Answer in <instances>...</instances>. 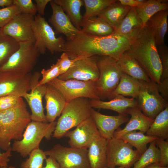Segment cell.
<instances>
[{
    "mask_svg": "<svg viewBox=\"0 0 168 168\" xmlns=\"http://www.w3.org/2000/svg\"><path fill=\"white\" fill-rule=\"evenodd\" d=\"M168 10L161 11L154 14L146 24L152 28L156 45L165 44L164 38L168 29Z\"/></svg>",
    "mask_w": 168,
    "mask_h": 168,
    "instance_id": "obj_28",
    "label": "cell"
},
{
    "mask_svg": "<svg viewBox=\"0 0 168 168\" xmlns=\"http://www.w3.org/2000/svg\"><path fill=\"white\" fill-rule=\"evenodd\" d=\"M133 146L120 138L113 137L107 140L106 146L107 166L130 168L141 154Z\"/></svg>",
    "mask_w": 168,
    "mask_h": 168,
    "instance_id": "obj_9",
    "label": "cell"
},
{
    "mask_svg": "<svg viewBox=\"0 0 168 168\" xmlns=\"http://www.w3.org/2000/svg\"><path fill=\"white\" fill-rule=\"evenodd\" d=\"M35 16L20 13L1 28L2 32L12 37L19 43L35 42L32 25Z\"/></svg>",
    "mask_w": 168,
    "mask_h": 168,
    "instance_id": "obj_15",
    "label": "cell"
},
{
    "mask_svg": "<svg viewBox=\"0 0 168 168\" xmlns=\"http://www.w3.org/2000/svg\"><path fill=\"white\" fill-rule=\"evenodd\" d=\"M13 0H0V7H6L13 5Z\"/></svg>",
    "mask_w": 168,
    "mask_h": 168,
    "instance_id": "obj_50",
    "label": "cell"
},
{
    "mask_svg": "<svg viewBox=\"0 0 168 168\" xmlns=\"http://www.w3.org/2000/svg\"><path fill=\"white\" fill-rule=\"evenodd\" d=\"M32 29L34 46L40 54H44L47 49L52 54L62 52L66 40L62 36L56 37L54 31L44 17L38 14L35 15Z\"/></svg>",
    "mask_w": 168,
    "mask_h": 168,
    "instance_id": "obj_7",
    "label": "cell"
},
{
    "mask_svg": "<svg viewBox=\"0 0 168 168\" xmlns=\"http://www.w3.org/2000/svg\"><path fill=\"white\" fill-rule=\"evenodd\" d=\"M136 149L141 155L147 149L148 143L155 141L157 138L146 135L141 132L133 131L127 133L120 137Z\"/></svg>",
    "mask_w": 168,
    "mask_h": 168,
    "instance_id": "obj_33",
    "label": "cell"
},
{
    "mask_svg": "<svg viewBox=\"0 0 168 168\" xmlns=\"http://www.w3.org/2000/svg\"><path fill=\"white\" fill-rule=\"evenodd\" d=\"M56 123L55 121L45 123L31 121L26 128L22 139L14 141L12 151L19 153L23 157L28 156L32 151L39 148L44 138L51 139Z\"/></svg>",
    "mask_w": 168,
    "mask_h": 168,
    "instance_id": "obj_5",
    "label": "cell"
},
{
    "mask_svg": "<svg viewBox=\"0 0 168 168\" xmlns=\"http://www.w3.org/2000/svg\"><path fill=\"white\" fill-rule=\"evenodd\" d=\"M51 0H35L38 14L42 16L44 14L45 7L49 2Z\"/></svg>",
    "mask_w": 168,
    "mask_h": 168,
    "instance_id": "obj_48",
    "label": "cell"
},
{
    "mask_svg": "<svg viewBox=\"0 0 168 168\" xmlns=\"http://www.w3.org/2000/svg\"><path fill=\"white\" fill-rule=\"evenodd\" d=\"M11 147L4 152L0 151V167H7L10 161L9 158L12 156Z\"/></svg>",
    "mask_w": 168,
    "mask_h": 168,
    "instance_id": "obj_46",
    "label": "cell"
},
{
    "mask_svg": "<svg viewBox=\"0 0 168 168\" xmlns=\"http://www.w3.org/2000/svg\"><path fill=\"white\" fill-rule=\"evenodd\" d=\"M91 116L71 131H68L64 136L68 138L70 147L87 149L92 141L100 136Z\"/></svg>",
    "mask_w": 168,
    "mask_h": 168,
    "instance_id": "obj_17",
    "label": "cell"
},
{
    "mask_svg": "<svg viewBox=\"0 0 168 168\" xmlns=\"http://www.w3.org/2000/svg\"><path fill=\"white\" fill-rule=\"evenodd\" d=\"M86 58L79 56L74 58H70L67 53L63 52L59 58L60 60V75L66 72L77 61Z\"/></svg>",
    "mask_w": 168,
    "mask_h": 168,
    "instance_id": "obj_44",
    "label": "cell"
},
{
    "mask_svg": "<svg viewBox=\"0 0 168 168\" xmlns=\"http://www.w3.org/2000/svg\"><path fill=\"white\" fill-rule=\"evenodd\" d=\"M90 102L92 108L111 110L118 112L119 114H128L130 109L138 107L135 98H129L120 95L115 96L108 101L90 99Z\"/></svg>",
    "mask_w": 168,
    "mask_h": 168,
    "instance_id": "obj_21",
    "label": "cell"
},
{
    "mask_svg": "<svg viewBox=\"0 0 168 168\" xmlns=\"http://www.w3.org/2000/svg\"><path fill=\"white\" fill-rule=\"evenodd\" d=\"M144 168H168V166H162L159 163H155L151 164Z\"/></svg>",
    "mask_w": 168,
    "mask_h": 168,
    "instance_id": "obj_51",
    "label": "cell"
},
{
    "mask_svg": "<svg viewBox=\"0 0 168 168\" xmlns=\"http://www.w3.org/2000/svg\"><path fill=\"white\" fill-rule=\"evenodd\" d=\"M125 52L137 61L152 81L160 82L162 66L150 26L146 24L131 39L130 48Z\"/></svg>",
    "mask_w": 168,
    "mask_h": 168,
    "instance_id": "obj_2",
    "label": "cell"
},
{
    "mask_svg": "<svg viewBox=\"0 0 168 168\" xmlns=\"http://www.w3.org/2000/svg\"><path fill=\"white\" fill-rule=\"evenodd\" d=\"M157 85L158 91L161 96L168 101V79L160 81L159 83H157Z\"/></svg>",
    "mask_w": 168,
    "mask_h": 168,
    "instance_id": "obj_45",
    "label": "cell"
},
{
    "mask_svg": "<svg viewBox=\"0 0 168 168\" xmlns=\"http://www.w3.org/2000/svg\"><path fill=\"white\" fill-rule=\"evenodd\" d=\"M45 161V166L42 168H60L57 161L51 157H47Z\"/></svg>",
    "mask_w": 168,
    "mask_h": 168,
    "instance_id": "obj_49",
    "label": "cell"
},
{
    "mask_svg": "<svg viewBox=\"0 0 168 168\" xmlns=\"http://www.w3.org/2000/svg\"><path fill=\"white\" fill-rule=\"evenodd\" d=\"M117 63L122 72L138 81H152L137 61L125 52Z\"/></svg>",
    "mask_w": 168,
    "mask_h": 168,
    "instance_id": "obj_26",
    "label": "cell"
},
{
    "mask_svg": "<svg viewBox=\"0 0 168 168\" xmlns=\"http://www.w3.org/2000/svg\"><path fill=\"white\" fill-rule=\"evenodd\" d=\"M117 0H83L85 7L83 19L97 16L106 7Z\"/></svg>",
    "mask_w": 168,
    "mask_h": 168,
    "instance_id": "obj_36",
    "label": "cell"
},
{
    "mask_svg": "<svg viewBox=\"0 0 168 168\" xmlns=\"http://www.w3.org/2000/svg\"><path fill=\"white\" fill-rule=\"evenodd\" d=\"M13 4L17 7L21 13L35 16L37 12L36 4L32 0H13Z\"/></svg>",
    "mask_w": 168,
    "mask_h": 168,
    "instance_id": "obj_41",
    "label": "cell"
},
{
    "mask_svg": "<svg viewBox=\"0 0 168 168\" xmlns=\"http://www.w3.org/2000/svg\"><path fill=\"white\" fill-rule=\"evenodd\" d=\"M160 155L155 141L150 143L149 146L133 164V168H144L152 163H159Z\"/></svg>",
    "mask_w": 168,
    "mask_h": 168,
    "instance_id": "obj_35",
    "label": "cell"
},
{
    "mask_svg": "<svg viewBox=\"0 0 168 168\" xmlns=\"http://www.w3.org/2000/svg\"><path fill=\"white\" fill-rule=\"evenodd\" d=\"M19 43L0 29V67L19 48Z\"/></svg>",
    "mask_w": 168,
    "mask_h": 168,
    "instance_id": "obj_34",
    "label": "cell"
},
{
    "mask_svg": "<svg viewBox=\"0 0 168 168\" xmlns=\"http://www.w3.org/2000/svg\"><path fill=\"white\" fill-rule=\"evenodd\" d=\"M100 72L95 86L100 100L108 98L118 85L123 72L112 58L106 56H96Z\"/></svg>",
    "mask_w": 168,
    "mask_h": 168,
    "instance_id": "obj_6",
    "label": "cell"
},
{
    "mask_svg": "<svg viewBox=\"0 0 168 168\" xmlns=\"http://www.w3.org/2000/svg\"><path fill=\"white\" fill-rule=\"evenodd\" d=\"M1 29V28H0V29Z\"/></svg>",
    "mask_w": 168,
    "mask_h": 168,
    "instance_id": "obj_54",
    "label": "cell"
},
{
    "mask_svg": "<svg viewBox=\"0 0 168 168\" xmlns=\"http://www.w3.org/2000/svg\"><path fill=\"white\" fill-rule=\"evenodd\" d=\"M143 26L136 7H131L114 32L131 40Z\"/></svg>",
    "mask_w": 168,
    "mask_h": 168,
    "instance_id": "obj_24",
    "label": "cell"
},
{
    "mask_svg": "<svg viewBox=\"0 0 168 168\" xmlns=\"http://www.w3.org/2000/svg\"><path fill=\"white\" fill-rule=\"evenodd\" d=\"M139 89V81L123 72L118 85L108 98L111 100L118 95L136 98Z\"/></svg>",
    "mask_w": 168,
    "mask_h": 168,
    "instance_id": "obj_29",
    "label": "cell"
},
{
    "mask_svg": "<svg viewBox=\"0 0 168 168\" xmlns=\"http://www.w3.org/2000/svg\"><path fill=\"white\" fill-rule=\"evenodd\" d=\"M120 3L124 6L130 7H139L145 1V0H119Z\"/></svg>",
    "mask_w": 168,
    "mask_h": 168,
    "instance_id": "obj_47",
    "label": "cell"
},
{
    "mask_svg": "<svg viewBox=\"0 0 168 168\" xmlns=\"http://www.w3.org/2000/svg\"></svg>",
    "mask_w": 168,
    "mask_h": 168,
    "instance_id": "obj_55",
    "label": "cell"
},
{
    "mask_svg": "<svg viewBox=\"0 0 168 168\" xmlns=\"http://www.w3.org/2000/svg\"><path fill=\"white\" fill-rule=\"evenodd\" d=\"M44 152L46 156L57 161L60 168H91L87 149L67 147L57 144Z\"/></svg>",
    "mask_w": 168,
    "mask_h": 168,
    "instance_id": "obj_11",
    "label": "cell"
},
{
    "mask_svg": "<svg viewBox=\"0 0 168 168\" xmlns=\"http://www.w3.org/2000/svg\"><path fill=\"white\" fill-rule=\"evenodd\" d=\"M155 141L156 144L159 148L160 158L159 164L162 166H168V142L158 138Z\"/></svg>",
    "mask_w": 168,
    "mask_h": 168,
    "instance_id": "obj_43",
    "label": "cell"
},
{
    "mask_svg": "<svg viewBox=\"0 0 168 168\" xmlns=\"http://www.w3.org/2000/svg\"><path fill=\"white\" fill-rule=\"evenodd\" d=\"M139 81L140 89L135 98L138 108L144 115L154 120L168 105V101L159 93L156 83L152 81Z\"/></svg>",
    "mask_w": 168,
    "mask_h": 168,
    "instance_id": "obj_8",
    "label": "cell"
},
{
    "mask_svg": "<svg viewBox=\"0 0 168 168\" xmlns=\"http://www.w3.org/2000/svg\"><path fill=\"white\" fill-rule=\"evenodd\" d=\"M29 156L21 163V168H42L44 161L47 158L44 151L39 148L32 151Z\"/></svg>",
    "mask_w": 168,
    "mask_h": 168,
    "instance_id": "obj_37",
    "label": "cell"
},
{
    "mask_svg": "<svg viewBox=\"0 0 168 168\" xmlns=\"http://www.w3.org/2000/svg\"><path fill=\"white\" fill-rule=\"evenodd\" d=\"M106 168H108V167H107ZM114 168H123V167H115Z\"/></svg>",
    "mask_w": 168,
    "mask_h": 168,
    "instance_id": "obj_53",
    "label": "cell"
},
{
    "mask_svg": "<svg viewBox=\"0 0 168 168\" xmlns=\"http://www.w3.org/2000/svg\"><path fill=\"white\" fill-rule=\"evenodd\" d=\"M147 135L165 140L168 138V105L155 118Z\"/></svg>",
    "mask_w": 168,
    "mask_h": 168,
    "instance_id": "obj_31",
    "label": "cell"
},
{
    "mask_svg": "<svg viewBox=\"0 0 168 168\" xmlns=\"http://www.w3.org/2000/svg\"><path fill=\"white\" fill-rule=\"evenodd\" d=\"M168 1L167 0H146L141 6L136 7L139 17L145 26L150 18L157 12L168 10Z\"/></svg>",
    "mask_w": 168,
    "mask_h": 168,
    "instance_id": "obj_32",
    "label": "cell"
},
{
    "mask_svg": "<svg viewBox=\"0 0 168 168\" xmlns=\"http://www.w3.org/2000/svg\"><path fill=\"white\" fill-rule=\"evenodd\" d=\"M30 114L23 101L20 104L0 110V148L5 151L10 147L12 140L22 139Z\"/></svg>",
    "mask_w": 168,
    "mask_h": 168,
    "instance_id": "obj_3",
    "label": "cell"
},
{
    "mask_svg": "<svg viewBox=\"0 0 168 168\" xmlns=\"http://www.w3.org/2000/svg\"><path fill=\"white\" fill-rule=\"evenodd\" d=\"M127 114L131 115L130 119L124 128H119L115 131L114 137L119 138L127 133L136 130L145 133L154 121L144 115L138 107L130 109Z\"/></svg>",
    "mask_w": 168,
    "mask_h": 168,
    "instance_id": "obj_22",
    "label": "cell"
},
{
    "mask_svg": "<svg viewBox=\"0 0 168 168\" xmlns=\"http://www.w3.org/2000/svg\"><path fill=\"white\" fill-rule=\"evenodd\" d=\"M0 168H16L15 166H9L7 167H0Z\"/></svg>",
    "mask_w": 168,
    "mask_h": 168,
    "instance_id": "obj_52",
    "label": "cell"
},
{
    "mask_svg": "<svg viewBox=\"0 0 168 168\" xmlns=\"http://www.w3.org/2000/svg\"><path fill=\"white\" fill-rule=\"evenodd\" d=\"M46 102L45 115L48 122L55 121L59 116L67 102L61 92L57 88L47 84L44 96Z\"/></svg>",
    "mask_w": 168,
    "mask_h": 168,
    "instance_id": "obj_20",
    "label": "cell"
},
{
    "mask_svg": "<svg viewBox=\"0 0 168 168\" xmlns=\"http://www.w3.org/2000/svg\"><path fill=\"white\" fill-rule=\"evenodd\" d=\"M107 140L100 135L94 140L87 148V156L91 168H106Z\"/></svg>",
    "mask_w": 168,
    "mask_h": 168,
    "instance_id": "obj_23",
    "label": "cell"
},
{
    "mask_svg": "<svg viewBox=\"0 0 168 168\" xmlns=\"http://www.w3.org/2000/svg\"><path fill=\"white\" fill-rule=\"evenodd\" d=\"M91 116L100 136L107 140L114 137L115 131L119 127L129 119L128 114L111 116L103 114L93 108Z\"/></svg>",
    "mask_w": 168,
    "mask_h": 168,
    "instance_id": "obj_18",
    "label": "cell"
},
{
    "mask_svg": "<svg viewBox=\"0 0 168 168\" xmlns=\"http://www.w3.org/2000/svg\"><path fill=\"white\" fill-rule=\"evenodd\" d=\"M81 28V30L83 32L97 37L109 35L115 31L106 22L97 16L82 19Z\"/></svg>",
    "mask_w": 168,
    "mask_h": 168,
    "instance_id": "obj_27",
    "label": "cell"
},
{
    "mask_svg": "<svg viewBox=\"0 0 168 168\" xmlns=\"http://www.w3.org/2000/svg\"><path fill=\"white\" fill-rule=\"evenodd\" d=\"M21 13L15 5L0 9V28L5 26L16 16Z\"/></svg>",
    "mask_w": 168,
    "mask_h": 168,
    "instance_id": "obj_39",
    "label": "cell"
},
{
    "mask_svg": "<svg viewBox=\"0 0 168 168\" xmlns=\"http://www.w3.org/2000/svg\"><path fill=\"white\" fill-rule=\"evenodd\" d=\"M48 84L59 91L64 96L67 103L80 97L100 100L95 86V82L74 79L63 80L57 78Z\"/></svg>",
    "mask_w": 168,
    "mask_h": 168,
    "instance_id": "obj_12",
    "label": "cell"
},
{
    "mask_svg": "<svg viewBox=\"0 0 168 168\" xmlns=\"http://www.w3.org/2000/svg\"><path fill=\"white\" fill-rule=\"evenodd\" d=\"M131 40L115 33L105 36L97 37L80 30L72 39L66 40L62 52L70 58L79 56H109L117 61L129 48Z\"/></svg>",
    "mask_w": 168,
    "mask_h": 168,
    "instance_id": "obj_1",
    "label": "cell"
},
{
    "mask_svg": "<svg viewBox=\"0 0 168 168\" xmlns=\"http://www.w3.org/2000/svg\"><path fill=\"white\" fill-rule=\"evenodd\" d=\"M60 6L72 23L78 30H81V25L83 19L80 9L83 5V0H53Z\"/></svg>",
    "mask_w": 168,
    "mask_h": 168,
    "instance_id": "obj_30",
    "label": "cell"
},
{
    "mask_svg": "<svg viewBox=\"0 0 168 168\" xmlns=\"http://www.w3.org/2000/svg\"><path fill=\"white\" fill-rule=\"evenodd\" d=\"M31 41L19 43V49L0 67V72H31L40 54Z\"/></svg>",
    "mask_w": 168,
    "mask_h": 168,
    "instance_id": "obj_10",
    "label": "cell"
},
{
    "mask_svg": "<svg viewBox=\"0 0 168 168\" xmlns=\"http://www.w3.org/2000/svg\"><path fill=\"white\" fill-rule=\"evenodd\" d=\"M52 11L49 21L55 29L56 34H62L69 40L76 35L80 31L72 24L62 7L53 1L49 2Z\"/></svg>",
    "mask_w": 168,
    "mask_h": 168,
    "instance_id": "obj_19",
    "label": "cell"
},
{
    "mask_svg": "<svg viewBox=\"0 0 168 168\" xmlns=\"http://www.w3.org/2000/svg\"><path fill=\"white\" fill-rule=\"evenodd\" d=\"M131 7L121 4L119 0L105 9L98 16L115 31Z\"/></svg>",
    "mask_w": 168,
    "mask_h": 168,
    "instance_id": "obj_25",
    "label": "cell"
},
{
    "mask_svg": "<svg viewBox=\"0 0 168 168\" xmlns=\"http://www.w3.org/2000/svg\"><path fill=\"white\" fill-rule=\"evenodd\" d=\"M32 74L12 72H0V97L15 95L21 97L30 89Z\"/></svg>",
    "mask_w": 168,
    "mask_h": 168,
    "instance_id": "obj_13",
    "label": "cell"
},
{
    "mask_svg": "<svg viewBox=\"0 0 168 168\" xmlns=\"http://www.w3.org/2000/svg\"><path fill=\"white\" fill-rule=\"evenodd\" d=\"M24 101L22 97L8 95L0 97V110L16 106Z\"/></svg>",
    "mask_w": 168,
    "mask_h": 168,
    "instance_id": "obj_42",
    "label": "cell"
},
{
    "mask_svg": "<svg viewBox=\"0 0 168 168\" xmlns=\"http://www.w3.org/2000/svg\"><path fill=\"white\" fill-rule=\"evenodd\" d=\"M41 75V73L37 72L32 74L30 83V91L25 94L22 98L26 100L30 109L31 121L48 123L42 104L46 84L38 85Z\"/></svg>",
    "mask_w": 168,
    "mask_h": 168,
    "instance_id": "obj_14",
    "label": "cell"
},
{
    "mask_svg": "<svg viewBox=\"0 0 168 168\" xmlns=\"http://www.w3.org/2000/svg\"><path fill=\"white\" fill-rule=\"evenodd\" d=\"M99 75L96 57L95 56L79 59L66 72L60 75L58 78L63 80L74 79L95 82Z\"/></svg>",
    "mask_w": 168,
    "mask_h": 168,
    "instance_id": "obj_16",
    "label": "cell"
},
{
    "mask_svg": "<svg viewBox=\"0 0 168 168\" xmlns=\"http://www.w3.org/2000/svg\"><path fill=\"white\" fill-rule=\"evenodd\" d=\"M162 66L160 81L168 79V48L165 44L156 45Z\"/></svg>",
    "mask_w": 168,
    "mask_h": 168,
    "instance_id": "obj_40",
    "label": "cell"
},
{
    "mask_svg": "<svg viewBox=\"0 0 168 168\" xmlns=\"http://www.w3.org/2000/svg\"><path fill=\"white\" fill-rule=\"evenodd\" d=\"M90 100L80 97L67 103L57 122L53 137L57 139L62 138L70 129L77 127L91 116L92 108Z\"/></svg>",
    "mask_w": 168,
    "mask_h": 168,
    "instance_id": "obj_4",
    "label": "cell"
},
{
    "mask_svg": "<svg viewBox=\"0 0 168 168\" xmlns=\"http://www.w3.org/2000/svg\"><path fill=\"white\" fill-rule=\"evenodd\" d=\"M42 78L40 80L38 85H45L60 75V60L58 59L57 62L51 66L49 68L43 69L41 72Z\"/></svg>",
    "mask_w": 168,
    "mask_h": 168,
    "instance_id": "obj_38",
    "label": "cell"
}]
</instances>
